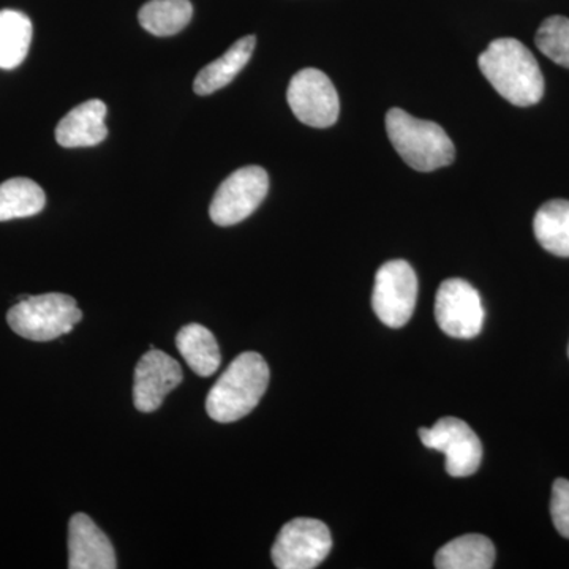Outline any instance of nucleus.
Segmentation results:
<instances>
[{
	"label": "nucleus",
	"mask_w": 569,
	"mask_h": 569,
	"mask_svg": "<svg viewBox=\"0 0 569 569\" xmlns=\"http://www.w3.org/2000/svg\"><path fill=\"white\" fill-rule=\"evenodd\" d=\"M479 70L503 99L516 107H531L545 96V77L522 41L497 39L478 59Z\"/></svg>",
	"instance_id": "f257e3e1"
},
{
	"label": "nucleus",
	"mask_w": 569,
	"mask_h": 569,
	"mask_svg": "<svg viewBox=\"0 0 569 569\" xmlns=\"http://www.w3.org/2000/svg\"><path fill=\"white\" fill-rule=\"evenodd\" d=\"M268 385L269 367L263 356L246 351L213 385L206 399V411L213 421L222 425L239 421L257 408Z\"/></svg>",
	"instance_id": "f03ea898"
},
{
	"label": "nucleus",
	"mask_w": 569,
	"mask_h": 569,
	"mask_svg": "<svg viewBox=\"0 0 569 569\" xmlns=\"http://www.w3.org/2000/svg\"><path fill=\"white\" fill-rule=\"evenodd\" d=\"M387 133L403 162L421 173L455 162V144L436 122L422 121L400 108H392L387 114Z\"/></svg>",
	"instance_id": "7ed1b4c3"
},
{
	"label": "nucleus",
	"mask_w": 569,
	"mask_h": 569,
	"mask_svg": "<svg viewBox=\"0 0 569 569\" xmlns=\"http://www.w3.org/2000/svg\"><path fill=\"white\" fill-rule=\"evenodd\" d=\"M81 318L77 301L62 293L29 296L7 313L10 328L33 342H50L69 335Z\"/></svg>",
	"instance_id": "20e7f679"
},
{
	"label": "nucleus",
	"mask_w": 569,
	"mask_h": 569,
	"mask_svg": "<svg viewBox=\"0 0 569 569\" xmlns=\"http://www.w3.org/2000/svg\"><path fill=\"white\" fill-rule=\"evenodd\" d=\"M331 549V531L321 520L298 518L284 523L271 556L279 569H313L323 563Z\"/></svg>",
	"instance_id": "39448f33"
},
{
	"label": "nucleus",
	"mask_w": 569,
	"mask_h": 569,
	"mask_svg": "<svg viewBox=\"0 0 569 569\" xmlns=\"http://www.w3.org/2000/svg\"><path fill=\"white\" fill-rule=\"evenodd\" d=\"M418 301V277L406 260H392L377 271L372 307L381 323L402 328L413 317Z\"/></svg>",
	"instance_id": "423d86ee"
},
{
	"label": "nucleus",
	"mask_w": 569,
	"mask_h": 569,
	"mask_svg": "<svg viewBox=\"0 0 569 569\" xmlns=\"http://www.w3.org/2000/svg\"><path fill=\"white\" fill-rule=\"evenodd\" d=\"M269 190L264 168L244 167L228 176L213 194L209 216L219 227H231L246 220L263 203Z\"/></svg>",
	"instance_id": "0eeeda50"
},
{
	"label": "nucleus",
	"mask_w": 569,
	"mask_h": 569,
	"mask_svg": "<svg viewBox=\"0 0 569 569\" xmlns=\"http://www.w3.org/2000/svg\"><path fill=\"white\" fill-rule=\"evenodd\" d=\"M419 438L426 448L436 449L447 456L445 467L451 477H471L481 466V440L462 419H438L433 427H421Z\"/></svg>",
	"instance_id": "6e6552de"
},
{
	"label": "nucleus",
	"mask_w": 569,
	"mask_h": 569,
	"mask_svg": "<svg viewBox=\"0 0 569 569\" xmlns=\"http://www.w3.org/2000/svg\"><path fill=\"white\" fill-rule=\"evenodd\" d=\"M287 100L296 118L306 126L328 129L339 119V96L321 70L298 71L288 86Z\"/></svg>",
	"instance_id": "1a4fd4ad"
},
{
	"label": "nucleus",
	"mask_w": 569,
	"mask_h": 569,
	"mask_svg": "<svg viewBox=\"0 0 569 569\" xmlns=\"http://www.w3.org/2000/svg\"><path fill=\"white\" fill-rule=\"evenodd\" d=\"M436 318L445 335L456 339H473L485 325L481 295L466 280H445L436 296Z\"/></svg>",
	"instance_id": "9d476101"
},
{
	"label": "nucleus",
	"mask_w": 569,
	"mask_h": 569,
	"mask_svg": "<svg viewBox=\"0 0 569 569\" xmlns=\"http://www.w3.org/2000/svg\"><path fill=\"white\" fill-rule=\"evenodd\" d=\"M181 381L182 369L179 362L151 347L134 369V407L142 413L159 410L164 397L178 388Z\"/></svg>",
	"instance_id": "9b49d317"
},
{
	"label": "nucleus",
	"mask_w": 569,
	"mask_h": 569,
	"mask_svg": "<svg viewBox=\"0 0 569 569\" xmlns=\"http://www.w3.org/2000/svg\"><path fill=\"white\" fill-rule=\"evenodd\" d=\"M114 549L110 539L88 515L78 512L69 526L70 569H114Z\"/></svg>",
	"instance_id": "f8f14e48"
},
{
	"label": "nucleus",
	"mask_w": 569,
	"mask_h": 569,
	"mask_svg": "<svg viewBox=\"0 0 569 569\" xmlns=\"http://www.w3.org/2000/svg\"><path fill=\"white\" fill-rule=\"evenodd\" d=\"M107 104L102 100H88L78 104L56 127V141L62 148H91L108 137Z\"/></svg>",
	"instance_id": "ddd939ff"
},
{
	"label": "nucleus",
	"mask_w": 569,
	"mask_h": 569,
	"mask_svg": "<svg viewBox=\"0 0 569 569\" xmlns=\"http://www.w3.org/2000/svg\"><path fill=\"white\" fill-rule=\"evenodd\" d=\"M254 44H257L254 36H247L244 39L234 41L230 50L220 56L217 61L206 66L197 74L193 82L194 93H198V96H211V93L230 84L249 63L253 54Z\"/></svg>",
	"instance_id": "4468645a"
},
{
	"label": "nucleus",
	"mask_w": 569,
	"mask_h": 569,
	"mask_svg": "<svg viewBox=\"0 0 569 569\" xmlns=\"http://www.w3.org/2000/svg\"><path fill=\"white\" fill-rule=\"evenodd\" d=\"M496 563V548L485 535H463L438 550V569H490Z\"/></svg>",
	"instance_id": "2eb2a0df"
},
{
	"label": "nucleus",
	"mask_w": 569,
	"mask_h": 569,
	"mask_svg": "<svg viewBox=\"0 0 569 569\" xmlns=\"http://www.w3.org/2000/svg\"><path fill=\"white\" fill-rule=\"evenodd\" d=\"M176 347L190 369L200 377L213 376L222 361L216 337L201 325L183 326L176 336Z\"/></svg>",
	"instance_id": "dca6fc26"
},
{
	"label": "nucleus",
	"mask_w": 569,
	"mask_h": 569,
	"mask_svg": "<svg viewBox=\"0 0 569 569\" xmlns=\"http://www.w3.org/2000/svg\"><path fill=\"white\" fill-rule=\"evenodd\" d=\"M535 236L542 249L556 257L569 258V201H548L533 220Z\"/></svg>",
	"instance_id": "f3484780"
},
{
	"label": "nucleus",
	"mask_w": 569,
	"mask_h": 569,
	"mask_svg": "<svg viewBox=\"0 0 569 569\" xmlns=\"http://www.w3.org/2000/svg\"><path fill=\"white\" fill-rule=\"evenodd\" d=\"M32 21L17 10L0 11V69L13 70L28 58Z\"/></svg>",
	"instance_id": "a211bd4d"
},
{
	"label": "nucleus",
	"mask_w": 569,
	"mask_h": 569,
	"mask_svg": "<svg viewBox=\"0 0 569 569\" xmlns=\"http://www.w3.org/2000/svg\"><path fill=\"white\" fill-rule=\"evenodd\" d=\"M47 194L28 178H13L0 183V222L26 219L43 211Z\"/></svg>",
	"instance_id": "6ab92c4d"
},
{
	"label": "nucleus",
	"mask_w": 569,
	"mask_h": 569,
	"mask_svg": "<svg viewBox=\"0 0 569 569\" xmlns=\"http://www.w3.org/2000/svg\"><path fill=\"white\" fill-rule=\"evenodd\" d=\"M192 14L190 0H151L142 6L138 20L152 36L171 37L186 29Z\"/></svg>",
	"instance_id": "aec40b11"
},
{
	"label": "nucleus",
	"mask_w": 569,
	"mask_h": 569,
	"mask_svg": "<svg viewBox=\"0 0 569 569\" xmlns=\"http://www.w3.org/2000/svg\"><path fill=\"white\" fill-rule=\"evenodd\" d=\"M538 50L548 56L550 61L569 69V20L568 18L550 17L539 26L537 37Z\"/></svg>",
	"instance_id": "412c9836"
},
{
	"label": "nucleus",
	"mask_w": 569,
	"mask_h": 569,
	"mask_svg": "<svg viewBox=\"0 0 569 569\" xmlns=\"http://www.w3.org/2000/svg\"><path fill=\"white\" fill-rule=\"evenodd\" d=\"M550 516H552L553 527L563 538L569 539V481L568 479H557L553 482L552 500H550Z\"/></svg>",
	"instance_id": "4be33fe9"
},
{
	"label": "nucleus",
	"mask_w": 569,
	"mask_h": 569,
	"mask_svg": "<svg viewBox=\"0 0 569 569\" xmlns=\"http://www.w3.org/2000/svg\"><path fill=\"white\" fill-rule=\"evenodd\" d=\"M568 355H569V348H568Z\"/></svg>",
	"instance_id": "5701e85b"
}]
</instances>
